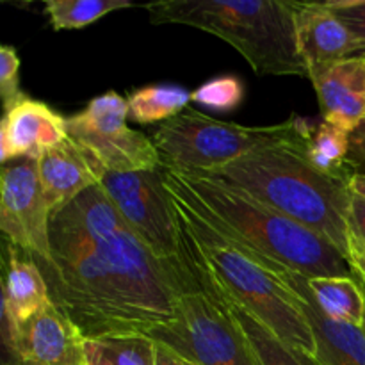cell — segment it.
Returning a JSON list of instances; mask_svg holds the SVG:
<instances>
[{
	"label": "cell",
	"mask_w": 365,
	"mask_h": 365,
	"mask_svg": "<svg viewBox=\"0 0 365 365\" xmlns=\"http://www.w3.org/2000/svg\"><path fill=\"white\" fill-rule=\"evenodd\" d=\"M50 253L38 264L50 299L86 339L148 335L173 321L178 298L202 282L185 228L184 260L157 259L100 184L50 216Z\"/></svg>",
	"instance_id": "obj_1"
},
{
	"label": "cell",
	"mask_w": 365,
	"mask_h": 365,
	"mask_svg": "<svg viewBox=\"0 0 365 365\" xmlns=\"http://www.w3.org/2000/svg\"><path fill=\"white\" fill-rule=\"evenodd\" d=\"M160 173L175 198L248 250L267 269H287L307 278L356 280L351 260L337 246L241 189L207 175L170 170Z\"/></svg>",
	"instance_id": "obj_2"
},
{
	"label": "cell",
	"mask_w": 365,
	"mask_h": 365,
	"mask_svg": "<svg viewBox=\"0 0 365 365\" xmlns=\"http://www.w3.org/2000/svg\"><path fill=\"white\" fill-rule=\"evenodd\" d=\"M309 118L291 141L257 150L207 177L241 189L271 209L310 228L351 260L349 182L316 170L303 152Z\"/></svg>",
	"instance_id": "obj_3"
},
{
	"label": "cell",
	"mask_w": 365,
	"mask_h": 365,
	"mask_svg": "<svg viewBox=\"0 0 365 365\" xmlns=\"http://www.w3.org/2000/svg\"><path fill=\"white\" fill-rule=\"evenodd\" d=\"M143 7L155 25H187L225 39L242 53L257 75L309 77L296 39V2L166 0Z\"/></svg>",
	"instance_id": "obj_4"
},
{
	"label": "cell",
	"mask_w": 365,
	"mask_h": 365,
	"mask_svg": "<svg viewBox=\"0 0 365 365\" xmlns=\"http://www.w3.org/2000/svg\"><path fill=\"white\" fill-rule=\"evenodd\" d=\"M173 202L182 225L223 292L285 344L316 356V339L298 294L191 207L175 196Z\"/></svg>",
	"instance_id": "obj_5"
},
{
	"label": "cell",
	"mask_w": 365,
	"mask_h": 365,
	"mask_svg": "<svg viewBox=\"0 0 365 365\" xmlns=\"http://www.w3.org/2000/svg\"><path fill=\"white\" fill-rule=\"evenodd\" d=\"M302 128L292 116L273 127H242L185 109L164 121L153 134L163 170L184 175H210L257 150L291 141Z\"/></svg>",
	"instance_id": "obj_6"
},
{
	"label": "cell",
	"mask_w": 365,
	"mask_h": 365,
	"mask_svg": "<svg viewBox=\"0 0 365 365\" xmlns=\"http://www.w3.org/2000/svg\"><path fill=\"white\" fill-rule=\"evenodd\" d=\"M200 264V287L184 292L177 302L173 321L150 331L148 337L196 365H260L202 257Z\"/></svg>",
	"instance_id": "obj_7"
},
{
	"label": "cell",
	"mask_w": 365,
	"mask_h": 365,
	"mask_svg": "<svg viewBox=\"0 0 365 365\" xmlns=\"http://www.w3.org/2000/svg\"><path fill=\"white\" fill-rule=\"evenodd\" d=\"M100 185L128 227L157 259L175 264L184 260V228L159 170L130 173L106 171Z\"/></svg>",
	"instance_id": "obj_8"
},
{
	"label": "cell",
	"mask_w": 365,
	"mask_h": 365,
	"mask_svg": "<svg viewBox=\"0 0 365 365\" xmlns=\"http://www.w3.org/2000/svg\"><path fill=\"white\" fill-rule=\"evenodd\" d=\"M127 98L116 91L95 96L82 113L68 118V135L110 173L159 170L155 145L143 132L127 125Z\"/></svg>",
	"instance_id": "obj_9"
},
{
	"label": "cell",
	"mask_w": 365,
	"mask_h": 365,
	"mask_svg": "<svg viewBox=\"0 0 365 365\" xmlns=\"http://www.w3.org/2000/svg\"><path fill=\"white\" fill-rule=\"evenodd\" d=\"M0 230L9 245L36 260L48 262L50 212L38 175V160L18 159L4 166L0 180Z\"/></svg>",
	"instance_id": "obj_10"
},
{
	"label": "cell",
	"mask_w": 365,
	"mask_h": 365,
	"mask_svg": "<svg viewBox=\"0 0 365 365\" xmlns=\"http://www.w3.org/2000/svg\"><path fill=\"white\" fill-rule=\"evenodd\" d=\"M16 365H86V337L53 302L6 339Z\"/></svg>",
	"instance_id": "obj_11"
},
{
	"label": "cell",
	"mask_w": 365,
	"mask_h": 365,
	"mask_svg": "<svg viewBox=\"0 0 365 365\" xmlns=\"http://www.w3.org/2000/svg\"><path fill=\"white\" fill-rule=\"evenodd\" d=\"M309 78L316 88L323 121L348 134L364 123L365 59L362 53L309 68Z\"/></svg>",
	"instance_id": "obj_12"
},
{
	"label": "cell",
	"mask_w": 365,
	"mask_h": 365,
	"mask_svg": "<svg viewBox=\"0 0 365 365\" xmlns=\"http://www.w3.org/2000/svg\"><path fill=\"white\" fill-rule=\"evenodd\" d=\"M68 138L66 120L46 103L25 98L7 110L0 127V159H36Z\"/></svg>",
	"instance_id": "obj_13"
},
{
	"label": "cell",
	"mask_w": 365,
	"mask_h": 365,
	"mask_svg": "<svg viewBox=\"0 0 365 365\" xmlns=\"http://www.w3.org/2000/svg\"><path fill=\"white\" fill-rule=\"evenodd\" d=\"M271 271V269H269ZM292 292H296L302 309L312 327L316 339V360L321 365H365V331L359 324L328 317L310 296L307 277L287 269H273Z\"/></svg>",
	"instance_id": "obj_14"
},
{
	"label": "cell",
	"mask_w": 365,
	"mask_h": 365,
	"mask_svg": "<svg viewBox=\"0 0 365 365\" xmlns=\"http://www.w3.org/2000/svg\"><path fill=\"white\" fill-rule=\"evenodd\" d=\"M106 171L68 135L38 159V175L50 216L100 184Z\"/></svg>",
	"instance_id": "obj_15"
},
{
	"label": "cell",
	"mask_w": 365,
	"mask_h": 365,
	"mask_svg": "<svg viewBox=\"0 0 365 365\" xmlns=\"http://www.w3.org/2000/svg\"><path fill=\"white\" fill-rule=\"evenodd\" d=\"M296 39L309 68L365 52L359 39L324 2H296Z\"/></svg>",
	"instance_id": "obj_16"
},
{
	"label": "cell",
	"mask_w": 365,
	"mask_h": 365,
	"mask_svg": "<svg viewBox=\"0 0 365 365\" xmlns=\"http://www.w3.org/2000/svg\"><path fill=\"white\" fill-rule=\"evenodd\" d=\"M50 291L41 269L32 257L9 245V264L2 291L4 339H9L50 303Z\"/></svg>",
	"instance_id": "obj_17"
},
{
	"label": "cell",
	"mask_w": 365,
	"mask_h": 365,
	"mask_svg": "<svg viewBox=\"0 0 365 365\" xmlns=\"http://www.w3.org/2000/svg\"><path fill=\"white\" fill-rule=\"evenodd\" d=\"M303 152L309 163L324 175L346 182L355 177L349 164V134L327 121L310 120Z\"/></svg>",
	"instance_id": "obj_18"
},
{
	"label": "cell",
	"mask_w": 365,
	"mask_h": 365,
	"mask_svg": "<svg viewBox=\"0 0 365 365\" xmlns=\"http://www.w3.org/2000/svg\"><path fill=\"white\" fill-rule=\"evenodd\" d=\"M221 294H223L225 302H227L230 312L234 314L239 327L245 331L260 365H321L316 360V356L285 344L269 328L264 327L259 319H255L252 314H248L241 305H237L227 292H223V289H221Z\"/></svg>",
	"instance_id": "obj_19"
},
{
	"label": "cell",
	"mask_w": 365,
	"mask_h": 365,
	"mask_svg": "<svg viewBox=\"0 0 365 365\" xmlns=\"http://www.w3.org/2000/svg\"><path fill=\"white\" fill-rule=\"evenodd\" d=\"M310 296L328 317L362 327L365 291L355 278H307Z\"/></svg>",
	"instance_id": "obj_20"
},
{
	"label": "cell",
	"mask_w": 365,
	"mask_h": 365,
	"mask_svg": "<svg viewBox=\"0 0 365 365\" xmlns=\"http://www.w3.org/2000/svg\"><path fill=\"white\" fill-rule=\"evenodd\" d=\"M86 365H155V341L143 334L86 339Z\"/></svg>",
	"instance_id": "obj_21"
},
{
	"label": "cell",
	"mask_w": 365,
	"mask_h": 365,
	"mask_svg": "<svg viewBox=\"0 0 365 365\" xmlns=\"http://www.w3.org/2000/svg\"><path fill=\"white\" fill-rule=\"evenodd\" d=\"M191 100V93L180 86H146L128 95V116L138 123L168 121L184 113Z\"/></svg>",
	"instance_id": "obj_22"
},
{
	"label": "cell",
	"mask_w": 365,
	"mask_h": 365,
	"mask_svg": "<svg viewBox=\"0 0 365 365\" xmlns=\"http://www.w3.org/2000/svg\"><path fill=\"white\" fill-rule=\"evenodd\" d=\"M132 6L134 4L128 0H46L45 13L53 31H71L88 27L113 11Z\"/></svg>",
	"instance_id": "obj_23"
},
{
	"label": "cell",
	"mask_w": 365,
	"mask_h": 365,
	"mask_svg": "<svg viewBox=\"0 0 365 365\" xmlns=\"http://www.w3.org/2000/svg\"><path fill=\"white\" fill-rule=\"evenodd\" d=\"M191 98L192 102L217 110V113H228L242 102L245 86H242L241 78L235 75H220L195 89L191 93Z\"/></svg>",
	"instance_id": "obj_24"
},
{
	"label": "cell",
	"mask_w": 365,
	"mask_h": 365,
	"mask_svg": "<svg viewBox=\"0 0 365 365\" xmlns=\"http://www.w3.org/2000/svg\"><path fill=\"white\" fill-rule=\"evenodd\" d=\"M18 70H20V57H18L14 46H0V96H2L6 113L20 102H24L25 98H29L20 89Z\"/></svg>",
	"instance_id": "obj_25"
},
{
	"label": "cell",
	"mask_w": 365,
	"mask_h": 365,
	"mask_svg": "<svg viewBox=\"0 0 365 365\" xmlns=\"http://www.w3.org/2000/svg\"><path fill=\"white\" fill-rule=\"evenodd\" d=\"M324 4L341 18L365 50V0H330Z\"/></svg>",
	"instance_id": "obj_26"
},
{
	"label": "cell",
	"mask_w": 365,
	"mask_h": 365,
	"mask_svg": "<svg viewBox=\"0 0 365 365\" xmlns=\"http://www.w3.org/2000/svg\"><path fill=\"white\" fill-rule=\"evenodd\" d=\"M349 235H351V255L359 250H365V196H351L349 207Z\"/></svg>",
	"instance_id": "obj_27"
},
{
	"label": "cell",
	"mask_w": 365,
	"mask_h": 365,
	"mask_svg": "<svg viewBox=\"0 0 365 365\" xmlns=\"http://www.w3.org/2000/svg\"><path fill=\"white\" fill-rule=\"evenodd\" d=\"M349 164L355 175H365V121L349 134Z\"/></svg>",
	"instance_id": "obj_28"
},
{
	"label": "cell",
	"mask_w": 365,
	"mask_h": 365,
	"mask_svg": "<svg viewBox=\"0 0 365 365\" xmlns=\"http://www.w3.org/2000/svg\"><path fill=\"white\" fill-rule=\"evenodd\" d=\"M155 365H196L191 360L184 359L182 355H178L177 351H173L171 348H168L163 342H155Z\"/></svg>",
	"instance_id": "obj_29"
},
{
	"label": "cell",
	"mask_w": 365,
	"mask_h": 365,
	"mask_svg": "<svg viewBox=\"0 0 365 365\" xmlns=\"http://www.w3.org/2000/svg\"><path fill=\"white\" fill-rule=\"evenodd\" d=\"M349 185H351V191L355 195L365 196V175H355L351 182H349Z\"/></svg>",
	"instance_id": "obj_30"
},
{
	"label": "cell",
	"mask_w": 365,
	"mask_h": 365,
	"mask_svg": "<svg viewBox=\"0 0 365 365\" xmlns=\"http://www.w3.org/2000/svg\"><path fill=\"white\" fill-rule=\"evenodd\" d=\"M353 269H365V250H359L351 255Z\"/></svg>",
	"instance_id": "obj_31"
},
{
	"label": "cell",
	"mask_w": 365,
	"mask_h": 365,
	"mask_svg": "<svg viewBox=\"0 0 365 365\" xmlns=\"http://www.w3.org/2000/svg\"><path fill=\"white\" fill-rule=\"evenodd\" d=\"M355 277H356V282L362 285L365 291V269H355Z\"/></svg>",
	"instance_id": "obj_32"
},
{
	"label": "cell",
	"mask_w": 365,
	"mask_h": 365,
	"mask_svg": "<svg viewBox=\"0 0 365 365\" xmlns=\"http://www.w3.org/2000/svg\"><path fill=\"white\" fill-rule=\"evenodd\" d=\"M362 328H364V331H365V316H364V323H362Z\"/></svg>",
	"instance_id": "obj_33"
},
{
	"label": "cell",
	"mask_w": 365,
	"mask_h": 365,
	"mask_svg": "<svg viewBox=\"0 0 365 365\" xmlns=\"http://www.w3.org/2000/svg\"><path fill=\"white\" fill-rule=\"evenodd\" d=\"M362 56H364V59H365V52H364V53H362Z\"/></svg>",
	"instance_id": "obj_34"
},
{
	"label": "cell",
	"mask_w": 365,
	"mask_h": 365,
	"mask_svg": "<svg viewBox=\"0 0 365 365\" xmlns=\"http://www.w3.org/2000/svg\"><path fill=\"white\" fill-rule=\"evenodd\" d=\"M13 365H16V364H13Z\"/></svg>",
	"instance_id": "obj_35"
}]
</instances>
